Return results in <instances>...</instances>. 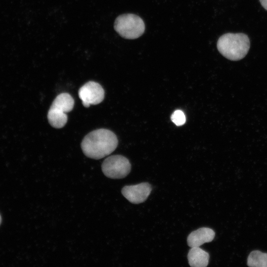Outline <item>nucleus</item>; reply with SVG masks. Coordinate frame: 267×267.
Instances as JSON below:
<instances>
[{
  "instance_id": "f257e3e1",
  "label": "nucleus",
  "mask_w": 267,
  "mask_h": 267,
  "mask_svg": "<svg viewBox=\"0 0 267 267\" xmlns=\"http://www.w3.org/2000/svg\"><path fill=\"white\" fill-rule=\"evenodd\" d=\"M118 141L112 131L100 129L87 134L81 142V148L88 157L100 159L109 155L117 148Z\"/></svg>"
},
{
  "instance_id": "f03ea898",
  "label": "nucleus",
  "mask_w": 267,
  "mask_h": 267,
  "mask_svg": "<svg viewBox=\"0 0 267 267\" xmlns=\"http://www.w3.org/2000/svg\"><path fill=\"white\" fill-rule=\"evenodd\" d=\"M219 51L226 58L237 61L243 58L250 46L248 37L243 33H226L220 37L217 42Z\"/></svg>"
},
{
  "instance_id": "7ed1b4c3",
  "label": "nucleus",
  "mask_w": 267,
  "mask_h": 267,
  "mask_svg": "<svg viewBox=\"0 0 267 267\" xmlns=\"http://www.w3.org/2000/svg\"><path fill=\"white\" fill-rule=\"evenodd\" d=\"M74 100L68 93H61L58 95L52 102L47 113V119L53 128H63L68 120L66 114L73 108Z\"/></svg>"
},
{
  "instance_id": "20e7f679",
  "label": "nucleus",
  "mask_w": 267,
  "mask_h": 267,
  "mask_svg": "<svg viewBox=\"0 0 267 267\" xmlns=\"http://www.w3.org/2000/svg\"><path fill=\"white\" fill-rule=\"evenodd\" d=\"M114 28L122 38L131 40L137 39L143 34L145 25L139 16L134 14L127 13L117 17Z\"/></svg>"
},
{
  "instance_id": "39448f33",
  "label": "nucleus",
  "mask_w": 267,
  "mask_h": 267,
  "mask_svg": "<svg viewBox=\"0 0 267 267\" xmlns=\"http://www.w3.org/2000/svg\"><path fill=\"white\" fill-rule=\"evenodd\" d=\"M101 169L106 177L113 179H120L126 177L130 173L131 164L126 157L120 155H114L104 160Z\"/></svg>"
},
{
  "instance_id": "423d86ee",
  "label": "nucleus",
  "mask_w": 267,
  "mask_h": 267,
  "mask_svg": "<svg viewBox=\"0 0 267 267\" xmlns=\"http://www.w3.org/2000/svg\"><path fill=\"white\" fill-rule=\"evenodd\" d=\"M78 94L86 107L96 105L104 98V90L101 86L95 82L89 81L84 84L79 90Z\"/></svg>"
},
{
  "instance_id": "0eeeda50",
  "label": "nucleus",
  "mask_w": 267,
  "mask_h": 267,
  "mask_svg": "<svg viewBox=\"0 0 267 267\" xmlns=\"http://www.w3.org/2000/svg\"><path fill=\"white\" fill-rule=\"evenodd\" d=\"M152 190L151 185L148 182L136 185H126L122 189V194L130 202L139 204L144 202Z\"/></svg>"
},
{
  "instance_id": "6e6552de",
  "label": "nucleus",
  "mask_w": 267,
  "mask_h": 267,
  "mask_svg": "<svg viewBox=\"0 0 267 267\" xmlns=\"http://www.w3.org/2000/svg\"><path fill=\"white\" fill-rule=\"evenodd\" d=\"M215 236V231L208 227H201L191 232L187 237L188 245L190 247H200L212 241Z\"/></svg>"
},
{
  "instance_id": "1a4fd4ad",
  "label": "nucleus",
  "mask_w": 267,
  "mask_h": 267,
  "mask_svg": "<svg viewBox=\"0 0 267 267\" xmlns=\"http://www.w3.org/2000/svg\"><path fill=\"white\" fill-rule=\"evenodd\" d=\"M187 258L191 267H206L208 265L209 254L199 247H192L188 252Z\"/></svg>"
},
{
  "instance_id": "9d476101",
  "label": "nucleus",
  "mask_w": 267,
  "mask_h": 267,
  "mask_svg": "<svg viewBox=\"0 0 267 267\" xmlns=\"http://www.w3.org/2000/svg\"><path fill=\"white\" fill-rule=\"evenodd\" d=\"M247 265L251 267H267V253L259 250L252 251L248 257Z\"/></svg>"
},
{
  "instance_id": "9b49d317",
  "label": "nucleus",
  "mask_w": 267,
  "mask_h": 267,
  "mask_svg": "<svg viewBox=\"0 0 267 267\" xmlns=\"http://www.w3.org/2000/svg\"><path fill=\"white\" fill-rule=\"evenodd\" d=\"M171 120L177 126H179L183 125L186 121L184 113L180 110H176L171 116Z\"/></svg>"
},
{
  "instance_id": "f8f14e48",
  "label": "nucleus",
  "mask_w": 267,
  "mask_h": 267,
  "mask_svg": "<svg viewBox=\"0 0 267 267\" xmlns=\"http://www.w3.org/2000/svg\"><path fill=\"white\" fill-rule=\"evenodd\" d=\"M263 7L267 10V0H260Z\"/></svg>"
},
{
  "instance_id": "ddd939ff",
  "label": "nucleus",
  "mask_w": 267,
  "mask_h": 267,
  "mask_svg": "<svg viewBox=\"0 0 267 267\" xmlns=\"http://www.w3.org/2000/svg\"><path fill=\"white\" fill-rule=\"evenodd\" d=\"M0 222H1V217H0Z\"/></svg>"
}]
</instances>
